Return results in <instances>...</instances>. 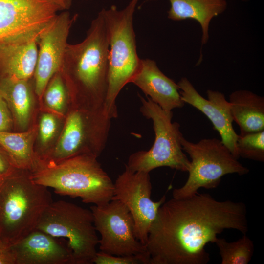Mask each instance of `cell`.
Here are the masks:
<instances>
[{
  "instance_id": "cell-1",
  "label": "cell",
  "mask_w": 264,
  "mask_h": 264,
  "mask_svg": "<svg viewBox=\"0 0 264 264\" xmlns=\"http://www.w3.org/2000/svg\"><path fill=\"white\" fill-rule=\"evenodd\" d=\"M225 229L248 231L246 205L207 193L172 198L160 207L145 246L149 264H206V245Z\"/></svg>"
},
{
  "instance_id": "cell-2",
  "label": "cell",
  "mask_w": 264,
  "mask_h": 264,
  "mask_svg": "<svg viewBox=\"0 0 264 264\" xmlns=\"http://www.w3.org/2000/svg\"><path fill=\"white\" fill-rule=\"evenodd\" d=\"M109 41L102 10L91 21L86 38L68 44L60 72L74 97L105 105L109 79Z\"/></svg>"
},
{
  "instance_id": "cell-3",
  "label": "cell",
  "mask_w": 264,
  "mask_h": 264,
  "mask_svg": "<svg viewBox=\"0 0 264 264\" xmlns=\"http://www.w3.org/2000/svg\"><path fill=\"white\" fill-rule=\"evenodd\" d=\"M31 171L36 183L60 195L80 198L85 203L102 205L113 196L114 183L91 155L79 154L58 162L37 161Z\"/></svg>"
},
{
  "instance_id": "cell-4",
  "label": "cell",
  "mask_w": 264,
  "mask_h": 264,
  "mask_svg": "<svg viewBox=\"0 0 264 264\" xmlns=\"http://www.w3.org/2000/svg\"><path fill=\"white\" fill-rule=\"evenodd\" d=\"M28 171L13 167L0 177V238L7 247L35 230L53 201L48 188L34 182Z\"/></svg>"
},
{
  "instance_id": "cell-5",
  "label": "cell",
  "mask_w": 264,
  "mask_h": 264,
  "mask_svg": "<svg viewBox=\"0 0 264 264\" xmlns=\"http://www.w3.org/2000/svg\"><path fill=\"white\" fill-rule=\"evenodd\" d=\"M139 0H131L123 9L115 5L102 11L109 41V79L105 106L111 119L118 116L116 98L138 69V56L133 20Z\"/></svg>"
},
{
  "instance_id": "cell-6",
  "label": "cell",
  "mask_w": 264,
  "mask_h": 264,
  "mask_svg": "<svg viewBox=\"0 0 264 264\" xmlns=\"http://www.w3.org/2000/svg\"><path fill=\"white\" fill-rule=\"evenodd\" d=\"M139 96L142 104L140 111L152 120L155 139L149 150L132 154L125 166L134 171L147 173L161 167L188 172L190 161L182 149L180 125L172 122L173 111L164 110L149 98Z\"/></svg>"
},
{
  "instance_id": "cell-7",
  "label": "cell",
  "mask_w": 264,
  "mask_h": 264,
  "mask_svg": "<svg viewBox=\"0 0 264 264\" xmlns=\"http://www.w3.org/2000/svg\"><path fill=\"white\" fill-rule=\"evenodd\" d=\"M181 143L183 150L191 159L190 166L185 184L173 190V198L193 195L201 188H215L225 175L237 174L242 176L249 171L238 161L221 140L215 138H204L194 143L182 136Z\"/></svg>"
},
{
  "instance_id": "cell-8",
  "label": "cell",
  "mask_w": 264,
  "mask_h": 264,
  "mask_svg": "<svg viewBox=\"0 0 264 264\" xmlns=\"http://www.w3.org/2000/svg\"><path fill=\"white\" fill-rule=\"evenodd\" d=\"M36 229L67 240L74 264H91L99 239L90 210L64 200L53 201L45 210Z\"/></svg>"
},
{
  "instance_id": "cell-9",
  "label": "cell",
  "mask_w": 264,
  "mask_h": 264,
  "mask_svg": "<svg viewBox=\"0 0 264 264\" xmlns=\"http://www.w3.org/2000/svg\"><path fill=\"white\" fill-rule=\"evenodd\" d=\"M104 106L89 110L76 108L68 115L58 144L48 160L58 162L79 154L97 157L104 149L110 127Z\"/></svg>"
},
{
  "instance_id": "cell-10",
  "label": "cell",
  "mask_w": 264,
  "mask_h": 264,
  "mask_svg": "<svg viewBox=\"0 0 264 264\" xmlns=\"http://www.w3.org/2000/svg\"><path fill=\"white\" fill-rule=\"evenodd\" d=\"M95 228L101 235L100 251L117 255H148L146 246L136 238L133 218L126 206L112 199L90 207Z\"/></svg>"
},
{
  "instance_id": "cell-11",
  "label": "cell",
  "mask_w": 264,
  "mask_h": 264,
  "mask_svg": "<svg viewBox=\"0 0 264 264\" xmlns=\"http://www.w3.org/2000/svg\"><path fill=\"white\" fill-rule=\"evenodd\" d=\"M152 188L149 173L134 171L125 166L114 183L112 198L128 208L133 219L135 236L145 246L150 227L166 201L165 195L158 201H153Z\"/></svg>"
},
{
  "instance_id": "cell-12",
  "label": "cell",
  "mask_w": 264,
  "mask_h": 264,
  "mask_svg": "<svg viewBox=\"0 0 264 264\" xmlns=\"http://www.w3.org/2000/svg\"><path fill=\"white\" fill-rule=\"evenodd\" d=\"M77 15L67 11L57 14L43 27L39 34L38 59L34 77V91L39 97L43 96L51 78L60 71L70 29Z\"/></svg>"
},
{
  "instance_id": "cell-13",
  "label": "cell",
  "mask_w": 264,
  "mask_h": 264,
  "mask_svg": "<svg viewBox=\"0 0 264 264\" xmlns=\"http://www.w3.org/2000/svg\"><path fill=\"white\" fill-rule=\"evenodd\" d=\"M59 10L50 0H0V44L42 28Z\"/></svg>"
},
{
  "instance_id": "cell-14",
  "label": "cell",
  "mask_w": 264,
  "mask_h": 264,
  "mask_svg": "<svg viewBox=\"0 0 264 264\" xmlns=\"http://www.w3.org/2000/svg\"><path fill=\"white\" fill-rule=\"evenodd\" d=\"M182 100L200 111L210 120L219 132L223 143L234 156L239 159L236 142L238 135L232 125L233 121L230 104L223 93L208 89L207 99L202 97L186 77L177 83Z\"/></svg>"
},
{
  "instance_id": "cell-15",
  "label": "cell",
  "mask_w": 264,
  "mask_h": 264,
  "mask_svg": "<svg viewBox=\"0 0 264 264\" xmlns=\"http://www.w3.org/2000/svg\"><path fill=\"white\" fill-rule=\"evenodd\" d=\"M35 229L9 246L15 264H74L67 240Z\"/></svg>"
},
{
  "instance_id": "cell-16",
  "label": "cell",
  "mask_w": 264,
  "mask_h": 264,
  "mask_svg": "<svg viewBox=\"0 0 264 264\" xmlns=\"http://www.w3.org/2000/svg\"><path fill=\"white\" fill-rule=\"evenodd\" d=\"M41 29L0 44V76L27 80L34 76Z\"/></svg>"
},
{
  "instance_id": "cell-17",
  "label": "cell",
  "mask_w": 264,
  "mask_h": 264,
  "mask_svg": "<svg viewBox=\"0 0 264 264\" xmlns=\"http://www.w3.org/2000/svg\"><path fill=\"white\" fill-rule=\"evenodd\" d=\"M129 83L137 86L164 110L172 111L185 104L181 98L177 84L166 76L154 60L141 59L139 67Z\"/></svg>"
},
{
  "instance_id": "cell-18",
  "label": "cell",
  "mask_w": 264,
  "mask_h": 264,
  "mask_svg": "<svg viewBox=\"0 0 264 264\" xmlns=\"http://www.w3.org/2000/svg\"><path fill=\"white\" fill-rule=\"evenodd\" d=\"M170 8L168 18L179 21L193 19L202 29L201 44L209 40V27L213 18L223 13L227 7L226 0H168Z\"/></svg>"
},
{
  "instance_id": "cell-19",
  "label": "cell",
  "mask_w": 264,
  "mask_h": 264,
  "mask_svg": "<svg viewBox=\"0 0 264 264\" xmlns=\"http://www.w3.org/2000/svg\"><path fill=\"white\" fill-rule=\"evenodd\" d=\"M232 116L240 134L264 130V97L244 89L232 92L229 101Z\"/></svg>"
},
{
  "instance_id": "cell-20",
  "label": "cell",
  "mask_w": 264,
  "mask_h": 264,
  "mask_svg": "<svg viewBox=\"0 0 264 264\" xmlns=\"http://www.w3.org/2000/svg\"><path fill=\"white\" fill-rule=\"evenodd\" d=\"M29 80L0 76V92L6 101L13 123L24 129L28 125L32 92Z\"/></svg>"
},
{
  "instance_id": "cell-21",
  "label": "cell",
  "mask_w": 264,
  "mask_h": 264,
  "mask_svg": "<svg viewBox=\"0 0 264 264\" xmlns=\"http://www.w3.org/2000/svg\"><path fill=\"white\" fill-rule=\"evenodd\" d=\"M35 130L23 132L0 131V146L14 168L31 170L35 163L32 141Z\"/></svg>"
},
{
  "instance_id": "cell-22",
  "label": "cell",
  "mask_w": 264,
  "mask_h": 264,
  "mask_svg": "<svg viewBox=\"0 0 264 264\" xmlns=\"http://www.w3.org/2000/svg\"><path fill=\"white\" fill-rule=\"evenodd\" d=\"M215 243L219 250L221 264H247L254 254L253 242L246 234L232 242L218 237Z\"/></svg>"
},
{
  "instance_id": "cell-23",
  "label": "cell",
  "mask_w": 264,
  "mask_h": 264,
  "mask_svg": "<svg viewBox=\"0 0 264 264\" xmlns=\"http://www.w3.org/2000/svg\"><path fill=\"white\" fill-rule=\"evenodd\" d=\"M236 148L239 157L264 161V130L238 135Z\"/></svg>"
},
{
  "instance_id": "cell-24",
  "label": "cell",
  "mask_w": 264,
  "mask_h": 264,
  "mask_svg": "<svg viewBox=\"0 0 264 264\" xmlns=\"http://www.w3.org/2000/svg\"><path fill=\"white\" fill-rule=\"evenodd\" d=\"M67 90L59 71L50 80L43 94L49 108L56 111L62 110L66 102Z\"/></svg>"
},
{
  "instance_id": "cell-25",
  "label": "cell",
  "mask_w": 264,
  "mask_h": 264,
  "mask_svg": "<svg viewBox=\"0 0 264 264\" xmlns=\"http://www.w3.org/2000/svg\"><path fill=\"white\" fill-rule=\"evenodd\" d=\"M148 255L117 256L100 251L97 252L93 263L96 264H149Z\"/></svg>"
},
{
  "instance_id": "cell-26",
  "label": "cell",
  "mask_w": 264,
  "mask_h": 264,
  "mask_svg": "<svg viewBox=\"0 0 264 264\" xmlns=\"http://www.w3.org/2000/svg\"><path fill=\"white\" fill-rule=\"evenodd\" d=\"M56 120L51 114H44L40 121V138L43 143L48 142L53 136L56 130Z\"/></svg>"
},
{
  "instance_id": "cell-27",
  "label": "cell",
  "mask_w": 264,
  "mask_h": 264,
  "mask_svg": "<svg viewBox=\"0 0 264 264\" xmlns=\"http://www.w3.org/2000/svg\"><path fill=\"white\" fill-rule=\"evenodd\" d=\"M13 119L8 105L0 92V131L10 132Z\"/></svg>"
},
{
  "instance_id": "cell-28",
  "label": "cell",
  "mask_w": 264,
  "mask_h": 264,
  "mask_svg": "<svg viewBox=\"0 0 264 264\" xmlns=\"http://www.w3.org/2000/svg\"><path fill=\"white\" fill-rule=\"evenodd\" d=\"M0 264H15L14 255L9 247H0Z\"/></svg>"
},
{
  "instance_id": "cell-29",
  "label": "cell",
  "mask_w": 264,
  "mask_h": 264,
  "mask_svg": "<svg viewBox=\"0 0 264 264\" xmlns=\"http://www.w3.org/2000/svg\"><path fill=\"white\" fill-rule=\"evenodd\" d=\"M13 168L6 154L0 146V177L8 173Z\"/></svg>"
},
{
  "instance_id": "cell-30",
  "label": "cell",
  "mask_w": 264,
  "mask_h": 264,
  "mask_svg": "<svg viewBox=\"0 0 264 264\" xmlns=\"http://www.w3.org/2000/svg\"><path fill=\"white\" fill-rule=\"evenodd\" d=\"M60 10L67 11L71 6L73 0H50Z\"/></svg>"
},
{
  "instance_id": "cell-31",
  "label": "cell",
  "mask_w": 264,
  "mask_h": 264,
  "mask_svg": "<svg viewBox=\"0 0 264 264\" xmlns=\"http://www.w3.org/2000/svg\"><path fill=\"white\" fill-rule=\"evenodd\" d=\"M3 246H6V245L4 244V243L2 242V241L1 240L0 238V247H2Z\"/></svg>"
},
{
  "instance_id": "cell-32",
  "label": "cell",
  "mask_w": 264,
  "mask_h": 264,
  "mask_svg": "<svg viewBox=\"0 0 264 264\" xmlns=\"http://www.w3.org/2000/svg\"><path fill=\"white\" fill-rule=\"evenodd\" d=\"M241 0V1H243V2H247V1H248L249 0Z\"/></svg>"
}]
</instances>
